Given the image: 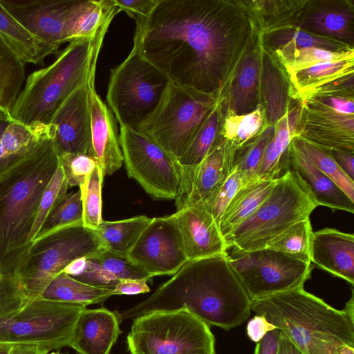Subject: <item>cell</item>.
<instances>
[{
    "mask_svg": "<svg viewBox=\"0 0 354 354\" xmlns=\"http://www.w3.org/2000/svg\"><path fill=\"white\" fill-rule=\"evenodd\" d=\"M236 151L233 146L223 139L199 163L192 176L190 192L180 207L201 202L227 178L232 171Z\"/></svg>",
    "mask_w": 354,
    "mask_h": 354,
    "instance_id": "cell-27",
    "label": "cell"
},
{
    "mask_svg": "<svg viewBox=\"0 0 354 354\" xmlns=\"http://www.w3.org/2000/svg\"><path fill=\"white\" fill-rule=\"evenodd\" d=\"M151 220L145 215L115 221L102 220L95 231L106 249L128 255Z\"/></svg>",
    "mask_w": 354,
    "mask_h": 354,
    "instance_id": "cell-36",
    "label": "cell"
},
{
    "mask_svg": "<svg viewBox=\"0 0 354 354\" xmlns=\"http://www.w3.org/2000/svg\"><path fill=\"white\" fill-rule=\"evenodd\" d=\"M171 83L133 48L111 71L106 101L120 127L139 129L154 113Z\"/></svg>",
    "mask_w": 354,
    "mask_h": 354,
    "instance_id": "cell-9",
    "label": "cell"
},
{
    "mask_svg": "<svg viewBox=\"0 0 354 354\" xmlns=\"http://www.w3.org/2000/svg\"><path fill=\"white\" fill-rule=\"evenodd\" d=\"M112 295H114L112 290L90 286L62 272L49 283L41 297L87 306L102 303Z\"/></svg>",
    "mask_w": 354,
    "mask_h": 354,
    "instance_id": "cell-35",
    "label": "cell"
},
{
    "mask_svg": "<svg viewBox=\"0 0 354 354\" xmlns=\"http://www.w3.org/2000/svg\"><path fill=\"white\" fill-rule=\"evenodd\" d=\"M10 120H10L6 115L0 112V175L8 169V165L1 145V138L2 133Z\"/></svg>",
    "mask_w": 354,
    "mask_h": 354,
    "instance_id": "cell-59",
    "label": "cell"
},
{
    "mask_svg": "<svg viewBox=\"0 0 354 354\" xmlns=\"http://www.w3.org/2000/svg\"><path fill=\"white\" fill-rule=\"evenodd\" d=\"M94 77L65 100L48 125L57 156L88 153L91 138L88 84Z\"/></svg>",
    "mask_w": 354,
    "mask_h": 354,
    "instance_id": "cell-16",
    "label": "cell"
},
{
    "mask_svg": "<svg viewBox=\"0 0 354 354\" xmlns=\"http://www.w3.org/2000/svg\"><path fill=\"white\" fill-rule=\"evenodd\" d=\"M261 39L258 31L236 64L222 96L220 106L223 115L231 112L244 115L261 104L260 75Z\"/></svg>",
    "mask_w": 354,
    "mask_h": 354,
    "instance_id": "cell-20",
    "label": "cell"
},
{
    "mask_svg": "<svg viewBox=\"0 0 354 354\" xmlns=\"http://www.w3.org/2000/svg\"><path fill=\"white\" fill-rule=\"evenodd\" d=\"M354 73H351L326 83L301 96L303 100L322 96H340L354 97Z\"/></svg>",
    "mask_w": 354,
    "mask_h": 354,
    "instance_id": "cell-50",
    "label": "cell"
},
{
    "mask_svg": "<svg viewBox=\"0 0 354 354\" xmlns=\"http://www.w3.org/2000/svg\"><path fill=\"white\" fill-rule=\"evenodd\" d=\"M317 207L304 182L288 170L257 210L225 238L228 250L236 254L266 248L294 223L309 218Z\"/></svg>",
    "mask_w": 354,
    "mask_h": 354,
    "instance_id": "cell-6",
    "label": "cell"
},
{
    "mask_svg": "<svg viewBox=\"0 0 354 354\" xmlns=\"http://www.w3.org/2000/svg\"><path fill=\"white\" fill-rule=\"evenodd\" d=\"M327 151L342 171L354 181V151L346 150H330Z\"/></svg>",
    "mask_w": 354,
    "mask_h": 354,
    "instance_id": "cell-55",
    "label": "cell"
},
{
    "mask_svg": "<svg viewBox=\"0 0 354 354\" xmlns=\"http://www.w3.org/2000/svg\"><path fill=\"white\" fill-rule=\"evenodd\" d=\"M120 313L105 308H85L80 315L69 347L79 354H109L121 333Z\"/></svg>",
    "mask_w": 354,
    "mask_h": 354,
    "instance_id": "cell-22",
    "label": "cell"
},
{
    "mask_svg": "<svg viewBox=\"0 0 354 354\" xmlns=\"http://www.w3.org/2000/svg\"><path fill=\"white\" fill-rule=\"evenodd\" d=\"M147 281L143 279H124L119 281L113 290L115 295H138L149 292Z\"/></svg>",
    "mask_w": 354,
    "mask_h": 354,
    "instance_id": "cell-54",
    "label": "cell"
},
{
    "mask_svg": "<svg viewBox=\"0 0 354 354\" xmlns=\"http://www.w3.org/2000/svg\"><path fill=\"white\" fill-rule=\"evenodd\" d=\"M276 180L255 178L236 192L225 207L218 223L219 230L225 238L251 216L268 197Z\"/></svg>",
    "mask_w": 354,
    "mask_h": 354,
    "instance_id": "cell-30",
    "label": "cell"
},
{
    "mask_svg": "<svg viewBox=\"0 0 354 354\" xmlns=\"http://www.w3.org/2000/svg\"><path fill=\"white\" fill-rule=\"evenodd\" d=\"M301 110L300 102H292L287 113L275 124L274 136L266 149L258 169V178L276 180L290 170V145L296 136Z\"/></svg>",
    "mask_w": 354,
    "mask_h": 354,
    "instance_id": "cell-26",
    "label": "cell"
},
{
    "mask_svg": "<svg viewBox=\"0 0 354 354\" xmlns=\"http://www.w3.org/2000/svg\"><path fill=\"white\" fill-rule=\"evenodd\" d=\"M260 94L266 122L275 126L287 113L292 100H289L291 97L290 84L283 66L263 44L261 51Z\"/></svg>",
    "mask_w": 354,
    "mask_h": 354,
    "instance_id": "cell-24",
    "label": "cell"
},
{
    "mask_svg": "<svg viewBox=\"0 0 354 354\" xmlns=\"http://www.w3.org/2000/svg\"><path fill=\"white\" fill-rule=\"evenodd\" d=\"M128 255L151 277L174 275L189 261L171 215L152 218Z\"/></svg>",
    "mask_w": 354,
    "mask_h": 354,
    "instance_id": "cell-15",
    "label": "cell"
},
{
    "mask_svg": "<svg viewBox=\"0 0 354 354\" xmlns=\"http://www.w3.org/2000/svg\"><path fill=\"white\" fill-rule=\"evenodd\" d=\"M9 344H0V354H10Z\"/></svg>",
    "mask_w": 354,
    "mask_h": 354,
    "instance_id": "cell-61",
    "label": "cell"
},
{
    "mask_svg": "<svg viewBox=\"0 0 354 354\" xmlns=\"http://www.w3.org/2000/svg\"><path fill=\"white\" fill-rule=\"evenodd\" d=\"M120 12L113 0H76L64 23L63 44L94 37Z\"/></svg>",
    "mask_w": 354,
    "mask_h": 354,
    "instance_id": "cell-29",
    "label": "cell"
},
{
    "mask_svg": "<svg viewBox=\"0 0 354 354\" xmlns=\"http://www.w3.org/2000/svg\"><path fill=\"white\" fill-rule=\"evenodd\" d=\"M135 21L133 47L172 83L221 95L259 31L234 0H158Z\"/></svg>",
    "mask_w": 354,
    "mask_h": 354,
    "instance_id": "cell-1",
    "label": "cell"
},
{
    "mask_svg": "<svg viewBox=\"0 0 354 354\" xmlns=\"http://www.w3.org/2000/svg\"><path fill=\"white\" fill-rule=\"evenodd\" d=\"M28 300L17 279L0 272V320L19 310Z\"/></svg>",
    "mask_w": 354,
    "mask_h": 354,
    "instance_id": "cell-49",
    "label": "cell"
},
{
    "mask_svg": "<svg viewBox=\"0 0 354 354\" xmlns=\"http://www.w3.org/2000/svg\"><path fill=\"white\" fill-rule=\"evenodd\" d=\"M120 145L129 178L155 199L179 201L182 170L178 161L149 136L120 127Z\"/></svg>",
    "mask_w": 354,
    "mask_h": 354,
    "instance_id": "cell-12",
    "label": "cell"
},
{
    "mask_svg": "<svg viewBox=\"0 0 354 354\" xmlns=\"http://www.w3.org/2000/svg\"><path fill=\"white\" fill-rule=\"evenodd\" d=\"M73 278L90 286L112 290L119 283V281L88 258L82 272Z\"/></svg>",
    "mask_w": 354,
    "mask_h": 354,
    "instance_id": "cell-51",
    "label": "cell"
},
{
    "mask_svg": "<svg viewBox=\"0 0 354 354\" xmlns=\"http://www.w3.org/2000/svg\"><path fill=\"white\" fill-rule=\"evenodd\" d=\"M58 157L68 187H80L97 166L88 153H62Z\"/></svg>",
    "mask_w": 354,
    "mask_h": 354,
    "instance_id": "cell-48",
    "label": "cell"
},
{
    "mask_svg": "<svg viewBox=\"0 0 354 354\" xmlns=\"http://www.w3.org/2000/svg\"><path fill=\"white\" fill-rule=\"evenodd\" d=\"M0 36L25 63L41 64L55 52L25 28L0 3Z\"/></svg>",
    "mask_w": 354,
    "mask_h": 354,
    "instance_id": "cell-33",
    "label": "cell"
},
{
    "mask_svg": "<svg viewBox=\"0 0 354 354\" xmlns=\"http://www.w3.org/2000/svg\"><path fill=\"white\" fill-rule=\"evenodd\" d=\"M304 354H354V316L299 288L251 302Z\"/></svg>",
    "mask_w": 354,
    "mask_h": 354,
    "instance_id": "cell-4",
    "label": "cell"
},
{
    "mask_svg": "<svg viewBox=\"0 0 354 354\" xmlns=\"http://www.w3.org/2000/svg\"><path fill=\"white\" fill-rule=\"evenodd\" d=\"M86 306L42 297L30 299L0 320V344H35L49 353L70 346L77 321Z\"/></svg>",
    "mask_w": 354,
    "mask_h": 354,
    "instance_id": "cell-10",
    "label": "cell"
},
{
    "mask_svg": "<svg viewBox=\"0 0 354 354\" xmlns=\"http://www.w3.org/2000/svg\"><path fill=\"white\" fill-rule=\"evenodd\" d=\"M80 223H83V209L79 189L75 192L66 194L54 207L35 239L59 229Z\"/></svg>",
    "mask_w": 354,
    "mask_h": 354,
    "instance_id": "cell-42",
    "label": "cell"
},
{
    "mask_svg": "<svg viewBox=\"0 0 354 354\" xmlns=\"http://www.w3.org/2000/svg\"><path fill=\"white\" fill-rule=\"evenodd\" d=\"M87 258L119 281L124 279L149 281L151 278L129 255L120 254L105 248Z\"/></svg>",
    "mask_w": 354,
    "mask_h": 354,
    "instance_id": "cell-43",
    "label": "cell"
},
{
    "mask_svg": "<svg viewBox=\"0 0 354 354\" xmlns=\"http://www.w3.org/2000/svg\"><path fill=\"white\" fill-rule=\"evenodd\" d=\"M26 63L0 36V112L10 119L26 80Z\"/></svg>",
    "mask_w": 354,
    "mask_h": 354,
    "instance_id": "cell-34",
    "label": "cell"
},
{
    "mask_svg": "<svg viewBox=\"0 0 354 354\" xmlns=\"http://www.w3.org/2000/svg\"><path fill=\"white\" fill-rule=\"evenodd\" d=\"M127 341L131 354H216L209 326L183 309L136 317Z\"/></svg>",
    "mask_w": 354,
    "mask_h": 354,
    "instance_id": "cell-8",
    "label": "cell"
},
{
    "mask_svg": "<svg viewBox=\"0 0 354 354\" xmlns=\"http://www.w3.org/2000/svg\"><path fill=\"white\" fill-rule=\"evenodd\" d=\"M259 33L263 46L270 53L307 48L343 53L354 50V48L344 42L292 26H280Z\"/></svg>",
    "mask_w": 354,
    "mask_h": 354,
    "instance_id": "cell-31",
    "label": "cell"
},
{
    "mask_svg": "<svg viewBox=\"0 0 354 354\" xmlns=\"http://www.w3.org/2000/svg\"><path fill=\"white\" fill-rule=\"evenodd\" d=\"M68 188L67 180L59 163L54 175L41 195L35 220L29 237L30 243L36 238L50 212L67 194Z\"/></svg>",
    "mask_w": 354,
    "mask_h": 354,
    "instance_id": "cell-47",
    "label": "cell"
},
{
    "mask_svg": "<svg viewBox=\"0 0 354 354\" xmlns=\"http://www.w3.org/2000/svg\"><path fill=\"white\" fill-rule=\"evenodd\" d=\"M276 328L269 323L264 316L256 315L247 324L246 333L248 337L254 342L257 343L270 331Z\"/></svg>",
    "mask_w": 354,
    "mask_h": 354,
    "instance_id": "cell-53",
    "label": "cell"
},
{
    "mask_svg": "<svg viewBox=\"0 0 354 354\" xmlns=\"http://www.w3.org/2000/svg\"><path fill=\"white\" fill-rule=\"evenodd\" d=\"M304 1H240L252 17L259 32L286 26Z\"/></svg>",
    "mask_w": 354,
    "mask_h": 354,
    "instance_id": "cell-37",
    "label": "cell"
},
{
    "mask_svg": "<svg viewBox=\"0 0 354 354\" xmlns=\"http://www.w3.org/2000/svg\"><path fill=\"white\" fill-rule=\"evenodd\" d=\"M120 11L127 13L135 21L147 17L158 0H113Z\"/></svg>",
    "mask_w": 354,
    "mask_h": 354,
    "instance_id": "cell-52",
    "label": "cell"
},
{
    "mask_svg": "<svg viewBox=\"0 0 354 354\" xmlns=\"http://www.w3.org/2000/svg\"><path fill=\"white\" fill-rule=\"evenodd\" d=\"M105 249L95 230L83 223L68 226L35 239L13 277L26 297L41 296L49 283L74 260Z\"/></svg>",
    "mask_w": 354,
    "mask_h": 354,
    "instance_id": "cell-7",
    "label": "cell"
},
{
    "mask_svg": "<svg viewBox=\"0 0 354 354\" xmlns=\"http://www.w3.org/2000/svg\"><path fill=\"white\" fill-rule=\"evenodd\" d=\"M49 354H68V353H62L60 351H53V352H50Z\"/></svg>",
    "mask_w": 354,
    "mask_h": 354,
    "instance_id": "cell-62",
    "label": "cell"
},
{
    "mask_svg": "<svg viewBox=\"0 0 354 354\" xmlns=\"http://www.w3.org/2000/svg\"><path fill=\"white\" fill-rule=\"evenodd\" d=\"M274 132L275 126L266 124L257 136L236 149L233 169L239 171L248 180L257 178L260 162Z\"/></svg>",
    "mask_w": 354,
    "mask_h": 354,
    "instance_id": "cell-41",
    "label": "cell"
},
{
    "mask_svg": "<svg viewBox=\"0 0 354 354\" xmlns=\"http://www.w3.org/2000/svg\"><path fill=\"white\" fill-rule=\"evenodd\" d=\"M112 20L94 37L70 42L51 64L30 73L10 111V120L29 127L48 125L65 100L95 76Z\"/></svg>",
    "mask_w": 354,
    "mask_h": 354,
    "instance_id": "cell-5",
    "label": "cell"
},
{
    "mask_svg": "<svg viewBox=\"0 0 354 354\" xmlns=\"http://www.w3.org/2000/svg\"><path fill=\"white\" fill-rule=\"evenodd\" d=\"M104 174L97 165L80 187L83 209V224L95 230L102 221V187Z\"/></svg>",
    "mask_w": 354,
    "mask_h": 354,
    "instance_id": "cell-45",
    "label": "cell"
},
{
    "mask_svg": "<svg viewBox=\"0 0 354 354\" xmlns=\"http://www.w3.org/2000/svg\"><path fill=\"white\" fill-rule=\"evenodd\" d=\"M266 124L265 111L261 104L247 114L226 112L222 115L221 134L225 141L238 149L257 136Z\"/></svg>",
    "mask_w": 354,
    "mask_h": 354,
    "instance_id": "cell-38",
    "label": "cell"
},
{
    "mask_svg": "<svg viewBox=\"0 0 354 354\" xmlns=\"http://www.w3.org/2000/svg\"><path fill=\"white\" fill-rule=\"evenodd\" d=\"M286 72L290 84L291 97L299 99L317 87L354 73V58L322 62Z\"/></svg>",
    "mask_w": 354,
    "mask_h": 354,
    "instance_id": "cell-32",
    "label": "cell"
},
{
    "mask_svg": "<svg viewBox=\"0 0 354 354\" xmlns=\"http://www.w3.org/2000/svg\"><path fill=\"white\" fill-rule=\"evenodd\" d=\"M220 102L202 124L186 151L178 160L182 170V189L180 198L176 203L177 209L190 192L196 167L223 140L221 134L222 115Z\"/></svg>",
    "mask_w": 354,
    "mask_h": 354,
    "instance_id": "cell-28",
    "label": "cell"
},
{
    "mask_svg": "<svg viewBox=\"0 0 354 354\" xmlns=\"http://www.w3.org/2000/svg\"><path fill=\"white\" fill-rule=\"evenodd\" d=\"M171 216L189 261L228 252L218 224L201 202L183 206Z\"/></svg>",
    "mask_w": 354,
    "mask_h": 354,
    "instance_id": "cell-18",
    "label": "cell"
},
{
    "mask_svg": "<svg viewBox=\"0 0 354 354\" xmlns=\"http://www.w3.org/2000/svg\"><path fill=\"white\" fill-rule=\"evenodd\" d=\"M229 256L231 265L252 301L304 288L313 269L311 263L268 248Z\"/></svg>",
    "mask_w": 354,
    "mask_h": 354,
    "instance_id": "cell-13",
    "label": "cell"
},
{
    "mask_svg": "<svg viewBox=\"0 0 354 354\" xmlns=\"http://www.w3.org/2000/svg\"><path fill=\"white\" fill-rule=\"evenodd\" d=\"M272 53L286 71L306 68L322 62L354 58V50L333 52L318 48L276 51Z\"/></svg>",
    "mask_w": 354,
    "mask_h": 354,
    "instance_id": "cell-44",
    "label": "cell"
},
{
    "mask_svg": "<svg viewBox=\"0 0 354 354\" xmlns=\"http://www.w3.org/2000/svg\"><path fill=\"white\" fill-rule=\"evenodd\" d=\"M221 97L171 82L160 104L139 131L178 160Z\"/></svg>",
    "mask_w": 354,
    "mask_h": 354,
    "instance_id": "cell-11",
    "label": "cell"
},
{
    "mask_svg": "<svg viewBox=\"0 0 354 354\" xmlns=\"http://www.w3.org/2000/svg\"><path fill=\"white\" fill-rule=\"evenodd\" d=\"M76 0H0V3L31 34L55 53L62 41L67 15Z\"/></svg>",
    "mask_w": 354,
    "mask_h": 354,
    "instance_id": "cell-17",
    "label": "cell"
},
{
    "mask_svg": "<svg viewBox=\"0 0 354 354\" xmlns=\"http://www.w3.org/2000/svg\"><path fill=\"white\" fill-rule=\"evenodd\" d=\"M290 144L301 151L354 202V181L342 171L327 151L298 136L292 138Z\"/></svg>",
    "mask_w": 354,
    "mask_h": 354,
    "instance_id": "cell-40",
    "label": "cell"
},
{
    "mask_svg": "<svg viewBox=\"0 0 354 354\" xmlns=\"http://www.w3.org/2000/svg\"><path fill=\"white\" fill-rule=\"evenodd\" d=\"M91 116V138L88 154L101 169L104 176L111 175L121 168L123 156L116 122L95 88V77L88 84Z\"/></svg>",
    "mask_w": 354,
    "mask_h": 354,
    "instance_id": "cell-21",
    "label": "cell"
},
{
    "mask_svg": "<svg viewBox=\"0 0 354 354\" xmlns=\"http://www.w3.org/2000/svg\"><path fill=\"white\" fill-rule=\"evenodd\" d=\"M250 180L239 171L232 168L227 178L201 201L218 225L227 205L241 187Z\"/></svg>",
    "mask_w": 354,
    "mask_h": 354,
    "instance_id": "cell-46",
    "label": "cell"
},
{
    "mask_svg": "<svg viewBox=\"0 0 354 354\" xmlns=\"http://www.w3.org/2000/svg\"><path fill=\"white\" fill-rule=\"evenodd\" d=\"M286 26L332 38L354 48V2L306 0Z\"/></svg>",
    "mask_w": 354,
    "mask_h": 354,
    "instance_id": "cell-19",
    "label": "cell"
},
{
    "mask_svg": "<svg viewBox=\"0 0 354 354\" xmlns=\"http://www.w3.org/2000/svg\"><path fill=\"white\" fill-rule=\"evenodd\" d=\"M59 163L48 131L28 156L0 175L1 273L13 276L30 247L41 195Z\"/></svg>",
    "mask_w": 354,
    "mask_h": 354,
    "instance_id": "cell-3",
    "label": "cell"
},
{
    "mask_svg": "<svg viewBox=\"0 0 354 354\" xmlns=\"http://www.w3.org/2000/svg\"><path fill=\"white\" fill-rule=\"evenodd\" d=\"M251 302L227 252L188 261L150 297L120 317L122 322L153 311L183 309L209 326L230 330L248 319Z\"/></svg>",
    "mask_w": 354,
    "mask_h": 354,
    "instance_id": "cell-2",
    "label": "cell"
},
{
    "mask_svg": "<svg viewBox=\"0 0 354 354\" xmlns=\"http://www.w3.org/2000/svg\"><path fill=\"white\" fill-rule=\"evenodd\" d=\"M86 258L87 257H82L74 260L65 268L63 272L71 277L77 276L84 269L86 262Z\"/></svg>",
    "mask_w": 354,
    "mask_h": 354,
    "instance_id": "cell-60",
    "label": "cell"
},
{
    "mask_svg": "<svg viewBox=\"0 0 354 354\" xmlns=\"http://www.w3.org/2000/svg\"><path fill=\"white\" fill-rule=\"evenodd\" d=\"M279 332L277 328L268 332L257 343L253 354H276Z\"/></svg>",
    "mask_w": 354,
    "mask_h": 354,
    "instance_id": "cell-56",
    "label": "cell"
},
{
    "mask_svg": "<svg viewBox=\"0 0 354 354\" xmlns=\"http://www.w3.org/2000/svg\"><path fill=\"white\" fill-rule=\"evenodd\" d=\"M301 102L296 136L326 151H354V114L335 109L326 96Z\"/></svg>",
    "mask_w": 354,
    "mask_h": 354,
    "instance_id": "cell-14",
    "label": "cell"
},
{
    "mask_svg": "<svg viewBox=\"0 0 354 354\" xmlns=\"http://www.w3.org/2000/svg\"><path fill=\"white\" fill-rule=\"evenodd\" d=\"M10 354H49V353L35 344H17L10 345Z\"/></svg>",
    "mask_w": 354,
    "mask_h": 354,
    "instance_id": "cell-58",
    "label": "cell"
},
{
    "mask_svg": "<svg viewBox=\"0 0 354 354\" xmlns=\"http://www.w3.org/2000/svg\"><path fill=\"white\" fill-rule=\"evenodd\" d=\"M276 354L304 353L283 332L280 330L277 341Z\"/></svg>",
    "mask_w": 354,
    "mask_h": 354,
    "instance_id": "cell-57",
    "label": "cell"
},
{
    "mask_svg": "<svg viewBox=\"0 0 354 354\" xmlns=\"http://www.w3.org/2000/svg\"><path fill=\"white\" fill-rule=\"evenodd\" d=\"M354 284V235L334 228L313 233L311 263Z\"/></svg>",
    "mask_w": 354,
    "mask_h": 354,
    "instance_id": "cell-23",
    "label": "cell"
},
{
    "mask_svg": "<svg viewBox=\"0 0 354 354\" xmlns=\"http://www.w3.org/2000/svg\"><path fill=\"white\" fill-rule=\"evenodd\" d=\"M313 233L310 218H307L289 227L271 241L266 248L311 263Z\"/></svg>",
    "mask_w": 354,
    "mask_h": 354,
    "instance_id": "cell-39",
    "label": "cell"
},
{
    "mask_svg": "<svg viewBox=\"0 0 354 354\" xmlns=\"http://www.w3.org/2000/svg\"><path fill=\"white\" fill-rule=\"evenodd\" d=\"M289 163L290 170L295 172L304 182L318 206L354 213V202L291 144Z\"/></svg>",
    "mask_w": 354,
    "mask_h": 354,
    "instance_id": "cell-25",
    "label": "cell"
}]
</instances>
